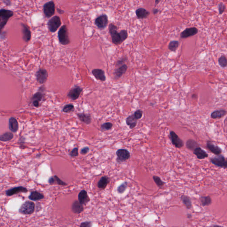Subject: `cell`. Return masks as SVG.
Here are the masks:
<instances>
[{"label": "cell", "instance_id": "obj_1", "mask_svg": "<svg viewBox=\"0 0 227 227\" xmlns=\"http://www.w3.org/2000/svg\"><path fill=\"white\" fill-rule=\"evenodd\" d=\"M13 12L8 9H0V34L3 32V28L6 26L10 18L13 16Z\"/></svg>", "mask_w": 227, "mask_h": 227}, {"label": "cell", "instance_id": "obj_2", "mask_svg": "<svg viewBox=\"0 0 227 227\" xmlns=\"http://www.w3.org/2000/svg\"><path fill=\"white\" fill-rule=\"evenodd\" d=\"M35 211V204L33 201L26 200L22 204L19 209L20 214L24 215H30Z\"/></svg>", "mask_w": 227, "mask_h": 227}, {"label": "cell", "instance_id": "obj_3", "mask_svg": "<svg viewBox=\"0 0 227 227\" xmlns=\"http://www.w3.org/2000/svg\"><path fill=\"white\" fill-rule=\"evenodd\" d=\"M117 27L113 23L109 25V32L111 38L112 43L116 45H119L123 43L119 33L117 31Z\"/></svg>", "mask_w": 227, "mask_h": 227}, {"label": "cell", "instance_id": "obj_4", "mask_svg": "<svg viewBox=\"0 0 227 227\" xmlns=\"http://www.w3.org/2000/svg\"><path fill=\"white\" fill-rule=\"evenodd\" d=\"M58 38L59 42L62 45H68L70 43L66 25H63L60 28L58 33Z\"/></svg>", "mask_w": 227, "mask_h": 227}, {"label": "cell", "instance_id": "obj_5", "mask_svg": "<svg viewBox=\"0 0 227 227\" xmlns=\"http://www.w3.org/2000/svg\"><path fill=\"white\" fill-rule=\"evenodd\" d=\"M210 162L217 167L224 169H227V160L223 155H216V156L210 158Z\"/></svg>", "mask_w": 227, "mask_h": 227}, {"label": "cell", "instance_id": "obj_6", "mask_svg": "<svg viewBox=\"0 0 227 227\" xmlns=\"http://www.w3.org/2000/svg\"><path fill=\"white\" fill-rule=\"evenodd\" d=\"M61 25V19L60 17L57 16L53 17L48 22L49 30L51 33L56 32Z\"/></svg>", "mask_w": 227, "mask_h": 227}, {"label": "cell", "instance_id": "obj_7", "mask_svg": "<svg viewBox=\"0 0 227 227\" xmlns=\"http://www.w3.org/2000/svg\"><path fill=\"white\" fill-rule=\"evenodd\" d=\"M169 139L172 144L176 148L181 149L184 146V143L183 141L173 130H171L169 132Z\"/></svg>", "mask_w": 227, "mask_h": 227}, {"label": "cell", "instance_id": "obj_8", "mask_svg": "<svg viewBox=\"0 0 227 227\" xmlns=\"http://www.w3.org/2000/svg\"><path fill=\"white\" fill-rule=\"evenodd\" d=\"M45 88L44 86L41 87L39 91L36 93L31 98L33 105L36 108H38L40 105V102L43 99L44 97V92Z\"/></svg>", "mask_w": 227, "mask_h": 227}, {"label": "cell", "instance_id": "obj_9", "mask_svg": "<svg viewBox=\"0 0 227 227\" xmlns=\"http://www.w3.org/2000/svg\"><path fill=\"white\" fill-rule=\"evenodd\" d=\"M43 13L45 16L50 18L53 16L55 13V4L53 1H50L45 3L43 6Z\"/></svg>", "mask_w": 227, "mask_h": 227}, {"label": "cell", "instance_id": "obj_10", "mask_svg": "<svg viewBox=\"0 0 227 227\" xmlns=\"http://www.w3.org/2000/svg\"><path fill=\"white\" fill-rule=\"evenodd\" d=\"M95 24L99 29L103 30L104 29L108 26V16L105 14H103L97 17L95 19Z\"/></svg>", "mask_w": 227, "mask_h": 227}, {"label": "cell", "instance_id": "obj_11", "mask_svg": "<svg viewBox=\"0 0 227 227\" xmlns=\"http://www.w3.org/2000/svg\"><path fill=\"white\" fill-rule=\"evenodd\" d=\"M116 155L117 158V162L119 163L124 162L130 159V152L127 149H118L116 151Z\"/></svg>", "mask_w": 227, "mask_h": 227}, {"label": "cell", "instance_id": "obj_12", "mask_svg": "<svg viewBox=\"0 0 227 227\" xmlns=\"http://www.w3.org/2000/svg\"><path fill=\"white\" fill-rule=\"evenodd\" d=\"M83 91V88L78 86L75 85L68 93L67 96L73 100L78 99Z\"/></svg>", "mask_w": 227, "mask_h": 227}, {"label": "cell", "instance_id": "obj_13", "mask_svg": "<svg viewBox=\"0 0 227 227\" xmlns=\"http://www.w3.org/2000/svg\"><path fill=\"white\" fill-rule=\"evenodd\" d=\"M36 76L37 81L39 83L43 84L47 80L48 73L45 69L40 68L37 72Z\"/></svg>", "mask_w": 227, "mask_h": 227}, {"label": "cell", "instance_id": "obj_14", "mask_svg": "<svg viewBox=\"0 0 227 227\" xmlns=\"http://www.w3.org/2000/svg\"><path fill=\"white\" fill-rule=\"evenodd\" d=\"M207 148L211 152L216 155L221 154L222 149L219 146L214 144L212 141L209 140L206 143Z\"/></svg>", "mask_w": 227, "mask_h": 227}, {"label": "cell", "instance_id": "obj_15", "mask_svg": "<svg viewBox=\"0 0 227 227\" xmlns=\"http://www.w3.org/2000/svg\"><path fill=\"white\" fill-rule=\"evenodd\" d=\"M28 192V190L26 188L20 186L16 187L7 190L6 191V195L8 197H11V196L17 194L19 193H26Z\"/></svg>", "mask_w": 227, "mask_h": 227}, {"label": "cell", "instance_id": "obj_16", "mask_svg": "<svg viewBox=\"0 0 227 227\" xmlns=\"http://www.w3.org/2000/svg\"><path fill=\"white\" fill-rule=\"evenodd\" d=\"M198 33V30L195 27L187 28L185 30L181 32L180 37L182 39L189 38L190 37L195 36Z\"/></svg>", "mask_w": 227, "mask_h": 227}, {"label": "cell", "instance_id": "obj_17", "mask_svg": "<svg viewBox=\"0 0 227 227\" xmlns=\"http://www.w3.org/2000/svg\"><path fill=\"white\" fill-rule=\"evenodd\" d=\"M128 67L127 64H123L117 67L114 73V75L116 78H119L127 72Z\"/></svg>", "mask_w": 227, "mask_h": 227}, {"label": "cell", "instance_id": "obj_18", "mask_svg": "<svg viewBox=\"0 0 227 227\" xmlns=\"http://www.w3.org/2000/svg\"><path fill=\"white\" fill-rule=\"evenodd\" d=\"M193 153L199 160L204 159L209 157L208 154L200 147L196 148L193 151Z\"/></svg>", "mask_w": 227, "mask_h": 227}, {"label": "cell", "instance_id": "obj_19", "mask_svg": "<svg viewBox=\"0 0 227 227\" xmlns=\"http://www.w3.org/2000/svg\"><path fill=\"white\" fill-rule=\"evenodd\" d=\"M92 74L95 76L97 80H100L102 81H105L106 77L104 71L99 68L94 69L92 70Z\"/></svg>", "mask_w": 227, "mask_h": 227}, {"label": "cell", "instance_id": "obj_20", "mask_svg": "<svg viewBox=\"0 0 227 227\" xmlns=\"http://www.w3.org/2000/svg\"><path fill=\"white\" fill-rule=\"evenodd\" d=\"M78 201L81 204H86L89 201H90V199L88 194V193L85 190H82L79 192L78 194Z\"/></svg>", "mask_w": 227, "mask_h": 227}, {"label": "cell", "instance_id": "obj_21", "mask_svg": "<svg viewBox=\"0 0 227 227\" xmlns=\"http://www.w3.org/2000/svg\"><path fill=\"white\" fill-rule=\"evenodd\" d=\"M72 212L74 214H79L84 210L83 206L78 202V200L73 201L71 206Z\"/></svg>", "mask_w": 227, "mask_h": 227}, {"label": "cell", "instance_id": "obj_22", "mask_svg": "<svg viewBox=\"0 0 227 227\" xmlns=\"http://www.w3.org/2000/svg\"><path fill=\"white\" fill-rule=\"evenodd\" d=\"M77 117L79 120L87 125L90 124L92 122V118L90 114L79 113L77 114Z\"/></svg>", "mask_w": 227, "mask_h": 227}, {"label": "cell", "instance_id": "obj_23", "mask_svg": "<svg viewBox=\"0 0 227 227\" xmlns=\"http://www.w3.org/2000/svg\"><path fill=\"white\" fill-rule=\"evenodd\" d=\"M22 27L23 39L25 42H28L31 38V32L30 29L29 27L25 24H22Z\"/></svg>", "mask_w": 227, "mask_h": 227}, {"label": "cell", "instance_id": "obj_24", "mask_svg": "<svg viewBox=\"0 0 227 227\" xmlns=\"http://www.w3.org/2000/svg\"><path fill=\"white\" fill-rule=\"evenodd\" d=\"M227 111L224 109L215 110L211 114V118L212 119H219L225 116Z\"/></svg>", "mask_w": 227, "mask_h": 227}, {"label": "cell", "instance_id": "obj_25", "mask_svg": "<svg viewBox=\"0 0 227 227\" xmlns=\"http://www.w3.org/2000/svg\"><path fill=\"white\" fill-rule=\"evenodd\" d=\"M8 127L9 130H11L12 132L16 133L18 131L19 128L18 123L14 117H11L9 119Z\"/></svg>", "mask_w": 227, "mask_h": 227}, {"label": "cell", "instance_id": "obj_26", "mask_svg": "<svg viewBox=\"0 0 227 227\" xmlns=\"http://www.w3.org/2000/svg\"><path fill=\"white\" fill-rule=\"evenodd\" d=\"M28 198L29 200L32 201H38L43 199L44 198V196L43 194H41L40 192L37 191H33L30 193Z\"/></svg>", "mask_w": 227, "mask_h": 227}, {"label": "cell", "instance_id": "obj_27", "mask_svg": "<svg viewBox=\"0 0 227 227\" xmlns=\"http://www.w3.org/2000/svg\"><path fill=\"white\" fill-rule=\"evenodd\" d=\"M135 13L138 19L146 18L150 14L149 11L143 8H138L136 10Z\"/></svg>", "mask_w": 227, "mask_h": 227}, {"label": "cell", "instance_id": "obj_28", "mask_svg": "<svg viewBox=\"0 0 227 227\" xmlns=\"http://www.w3.org/2000/svg\"><path fill=\"white\" fill-rule=\"evenodd\" d=\"M186 147L188 149L191 151H194V150L197 147H200V145L195 140L193 139H189L186 141Z\"/></svg>", "mask_w": 227, "mask_h": 227}, {"label": "cell", "instance_id": "obj_29", "mask_svg": "<svg viewBox=\"0 0 227 227\" xmlns=\"http://www.w3.org/2000/svg\"><path fill=\"white\" fill-rule=\"evenodd\" d=\"M137 120L134 117V114H131L126 119V124L129 126L130 129L135 128L137 124Z\"/></svg>", "mask_w": 227, "mask_h": 227}, {"label": "cell", "instance_id": "obj_30", "mask_svg": "<svg viewBox=\"0 0 227 227\" xmlns=\"http://www.w3.org/2000/svg\"><path fill=\"white\" fill-rule=\"evenodd\" d=\"M109 182H110V179L107 176H103L98 182L97 186L100 189H105Z\"/></svg>", "mask_w": 227, "mask_h": 227}, {"label": "cell", "instance_id": "obj_31", "mask_svg": "<svg viewBox=\"0 0 227 227\" xmlns=\"http://www.w3.org/2000/svg\"><path fill=\"white\" fill-rule=\"evenodd\" d=\"M14 137L13 134L10 132H6L0 135V141L2 142H8L11 140Z\"/></svg>", "mask_w": 227, "mask_h": 227}, {"label": "cell", "instance_id": "obj_32", "mask_svg": "<svg viewBox=\"0 0 227 227\" xmlns=\"http://www.w3.org/2000/svg\"><path fill=\"white\" fill-rule=\"evenodd\" d=\"M181 201L187 208L190 209L192 207V202L190 198L188 196L182 195L181 197Z\"/></svg>", "mask_w": 227, "mask_h": 227}, {"label": "cell", "instance_id": "obj_33", "mask_svg": "<svg viewBox=\"0 0 227 227\" xmlns=\"http://www.w3.org/2000/svg\"><path fill=\"white\" fill-rule=\"evenodd\" d=\"M200 199L201 204L203 206L209 205L212 203V199L209 196H201Z\"/></svg>", "mask_w": 227, "mask_h": 227}, {"label": "cell", "instance_id": "obj_34", "mask_svg": "<svg viewBox=\"0 0 227 227\" xmlns=\"http://www.w3.org/2000/svg\"><path fill=\"white\" fill-rule=\"evenodd\" d=\"M179 42L177 41H171L168 45V48L171 51H176L177 49L179 47Z\"/></svg>", "mask_w": 227, "mask_h": 227}, {"label": "cell", "instance_id": "obj_35", "mask_svg": "<svg viewBox=\"0 0 227 227\" xmlns=\"http://www.w3.org/2000/svg\"><path fill=\"white\" fill-rule=\"evenodd\" d=\"M153 179L155 184L159 188H162L165 184V182L162 181L160 177L154 175L153 176Z\"/></svg>", "mask_w": 227, "mask_h": 227}, {"label": "cell", "instance_id": "obj_36", "mask_svg": "<svg viewBox=\"0 0 227 227\" xmlns=\"http://www.w3.org/2000/svg\"><path fill=\"white\" fill-rule=\"evenodd\" d=\"M75 111V107L72 104L65 105L63 108V111L64 113H69Z\"/></svg>", "mask_w": 227, "mask_h": 227}, {"label": "cell", "instance_id": "obj_37", "mask_svg": "<svg viewBox=\"0 0 227 227\" xmlns=\"http://www.w3.org/2000/svg\"><path fill=\"white\" fill-rule=\"evenodd\" d=\"M218 63L219 66L222 68L226 67L227 65V58L224 55L221 56L218 59Z\"/></svg>", "mask_w": 227, "mask_h": 227}, {"label": "cell", "instance_id": "obj_38", "mask_svg": "<svg viewBox=\"0 0 227 227\" xmlns=\"http://www.w3.org/2000/svg\"><path fill=\"white\" fill-rule=\"evenodd\" d=\"M127 186H128V183L127 181L122 183L121 185L118 187L117 191L118 193L120 194H122L124 193L126 190L127 189Z\"/></svg>", "mask_w": 227, "mask_h": 227}, {"label": "cell", "instance_id": "obj_39", "mask_svg": "<svg viewBox=\"0 0 227 227\" xmlns=\"http://www.w3.org/2000/svg\"><path fill=\"white\" fill-rule=\"evenodd\" d=\"M113 127V124L110 122H107L104 123L101 126V129L103 131H107V130H111Z\"/></svg>", "mask_w": 227, "mask_h": 227}, {"label": "cell", "instance_id": "obj_40", "mask_svg": "<svg viewBox=\"0 0 227 227\" xmlns=\"http://www.w3.org/2000/svg\"><path fill=\"white\" fill-rule=\"evenodd\" d=\"M143 114H144V112H143V111L139 109V110L136 111L133 114L136 119L138 120L142 118V117L143 116Z\"/></svg>", "mask_w": 227, "mask_h": 227}, {"label": "cell", "instance_id": "obj_41", "mask_svg": "<svg viewBox=\"0 0 227 227\" xmlns=\"http://www.w3.org/2000/svg\"><path fill=\"white\" fill-rule=\"evenodd\" d=\"M119 34L120 35L121 38L122 42L125 41L128 38V33H127V30H121Z\"/></svg>", "mask_w": 227, "mask_h": 227}, {"label": "cell", "instance_id": "obj_42", "mask_svg": "<svg viewBox=\"0 0 227 227\" xmlns=\"http://www.w3.org/2000/svg\"><path fill=\"white\" fill-rule=\"evenodd\" d=\"M54 178L55 179V182H57V184L59 185H62V186H66V185H68L66 182L61 180L58 176L55 175L54 176Z\"/></svg>", "mask_w": 227, "mask_h": 227}, {"label": "cell", "instance_id": "obj_43", "mask_svg": "<svg viewBox=\"0 0 227 227\" xmlns=\"http://www.w3.org/2000/svg\"><path fill=\"white\" fill-rule=\"evenodd\" d=\"M218 7L219 14H222L224 12L226 9V6L224 3H219Z\"/></svg>", "mask_w": 227, "mask_h": 227}, {"label": "cell", "instance_id": "obj_44", "mask_svg": "<svg viewBox=\"0 0 227 227\" xmlns=\"http://www.w3.org/2000/svg\"><path fill=\"white\" fill-rule=\"evenodd\" d=\"M69 155L71 157H73V158L78 156V148L76 147L72 149V151L70 153Z\"/></svg>", "mask_w": 227, "mask_h": 227}, {"label": "cell", "instance_id": "obj_45", "mask_svg": "<svg viewBox=\"0 0 227 227\" xmlns=\"http://www.w3.org/2000/svg\"><path fill=\"white\" fill-rule=\"evenodd\" d=\"M127 60V57H123V58H122L121 59L118 60L116 63V64H115V66H116V67L120 66L123 65V64H124L125 62H126Z\"/></svg>", "mask_w": 227, "mask_h": 227}, {"label": "cell", "instance_id": "obj_46", "mask_svg": "<svg viewBox=\"0 0 227 227\" xmlns=\"http://www.w3.org/2000/svg\"><path fill=\"white\" fill-rule=\"evenodd\" d=\"M92 224L91 221H85L81 223L79 227H92Z\"/></svg>", "mask_w": 227, "mask_h": 227}, {"label": "cell", "instance_id": "obj_47", "mask_svg": "<svg viewBox=\"0 0 227 227\" xmlns=\"http://www.w3.org/2000/svg\"><path fill=\"white\" fill-rule=\"evenodd\" d=\"M90 150V148L88 147H85L84 148H82L81 149V151H80V153L82 154L85 155L87 154Z\"/></svg>", "mask_w": 227, "mask_h": 227}, {"label": "cell", "instance_id": "obj_48", "mask_svg": "<svg viewBox=\"0 0 227 227\" xmlns=\"http://www.w3.org/2000/svg\"><path fill=\"white\" fill-rule=\"evenodd\" d=\"M48 182L49 184H51V185L55 184V179H54V177H51V178H50L48 179Z\"/></svg>", "mask_w": 227, "mask_h": 227}, {"label": "cell", "instance_id": "obj_49", "mask_svg": "<svg viewBox=\"0 0 227 227\" xmlns=\"http://www.w3.org/2000/svg\"><path fill=\"white\" fill-rule=\"evenodd\" d=\"M57 10L58 13L60 14H62L64 13V11L63 10H61L60 8H57Z\"/></svg>", "mask_w": 227, "mask_h": 227}, {"label": "cell", "instance_id": "obj_50", "mask_svg": "<svg viewBox=\"0 0 227 227\" xmlns=\"http://www.w3.org/2000/svg\"><path fill=\"white\" fill-rule=\"evenodd\" d=\"M152 11L154 14H156L159 12V9H157V8H154L153 9Z\"/></svg>", "mask_w": 227, "mask_h": 227}, {"label": "cell", "instance_id": "obj_51", "mask_svg": "<svg viewBox=\"0 0 227 227\" xmlns=\"http://www.w3.org/2000/svg\"><path fill=\"white\" fill-rule=\"evenodd\" d=\"M210 227H223L221 226L218 225H214L211 226Z\"/></svg>", "mask_w": 227, "mask_h": 227}, {"label": "cell", "instance_id": "obj_52", "mask_svg": "<svg viewBox=\"0 0 227 227\" xmlns=\"http://www.w3.org/2000/svg\"><path fill=\"white\" fill-rule=\"evenodd\" d=\"M160 3L159 1H157V0H156V1H155V6H156V5H158V3Z\"/></svg>", "mask_w": 227, "mask_h": 227}, {"label": "cell", "instance_id": "obj_53", "mask_svg": "<svg viewBox=\"0 0 227 227\" xmlns=\"http://www.w3.org/2000/svg\"><path fill=\"white\" fill-rule=\"evenodd\" d=\"M197 97V95H195V94H194V95H192V97H193V98H196Z\"/></svg>", "mask_w": 227, "mask_h": 227}]
</instances>
